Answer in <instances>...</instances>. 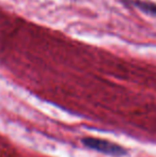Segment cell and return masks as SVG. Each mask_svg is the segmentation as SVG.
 <instances>
[{"mask_svg":"<svg viewBox=\"0 0 156 157\" xmlns=\"http://www.w3.org/2000/svg\"><path fill=\"white\" fill-rule=\"evenodd\" d=\"M85 147H89L94 151H97L100 153L107 154L112 156H123L127 153V151L120 144L115 142H111L109 140L101 138H93V137H86L81 140Z\"/></svg>","mask_w":156,"mask_h":157,"instance_id":"1","label":"cell"}]
</instances>
